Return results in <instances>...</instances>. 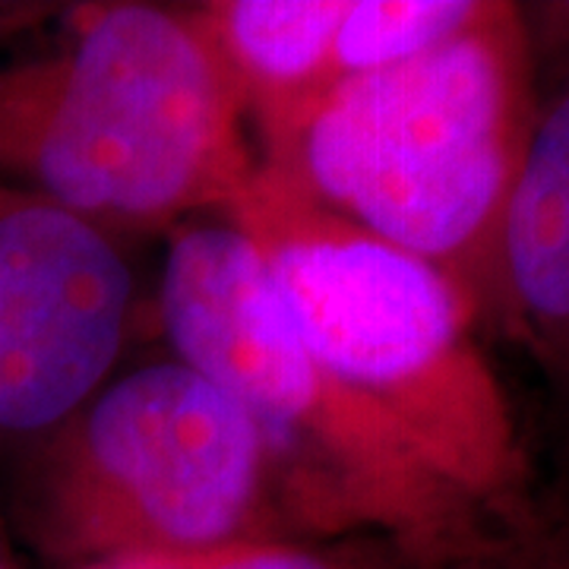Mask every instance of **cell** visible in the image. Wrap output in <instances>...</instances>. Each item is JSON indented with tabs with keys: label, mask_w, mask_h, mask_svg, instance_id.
<instances>
[{
	"label": "cell",
	"mask_w": 569,
	"mask_h": 569,
	"mask_svg": "<svg viewBox=\"0 0 569 569\" xmlns=\"http://www.w3.org/2000/svg\"><path fill=\"white\" fill-rule=\"evenodd\" d=\"M159 305L174 358L222 387L257 430L279 526L361 535L408 569L478 557L512 535L317 358L224 216L174 231Z\"/></svg>",
	"instance_id": "6da1fadb"
},
{
	"label": "cell",
	"mask_w": 569,
	"mask_h": 569,
	"mask_svg": "<svg viewBox=\"0 0 569 569\" xmlns=\"http://www.w3.org/2000/svg\"><path fill=\"white\" fill-rule=\"evenodd\" d=\"M538 111L526 7L488 0L443 44L336 82L260 162L500 326V234Z\"/></svg>",
	"instance_id": "7a4b0ae2"
},
{
	"label": "cell",
	"mask_w": 569,
	"mask_h": 569,
	"mask_svg": "<svg viewBox=\"0 0 569 569\" xmlns=\"http://www.w3.org/2000/svg\"><path fill=\"white\" fill-rule=\"evenodd\" d=\"M257 171L247 111L193 10L92 3L0 51V181L104 231L224 216Z\"/></svg>",
	"instance_id": "3957f363"
},
{
	"label": "cell",
	"mask_w": 569,
	"mask_h": 569,
	"mask_svg": "<svg viewBox=\"0 0 569 569\" xmlns=\"http://www.w3.org/2000/svg\"><path fill=\"white\" fill-rule=\"evenodd\" d=\"M224 219L260 253L317 358L447 481L507 529H531L526 452L462 288L313 203L260 159Z\"/></svg>",
	"instance_id": "277c9868"
},
{
	"label": "cell",
	"mask_w": 569,
	"mask_h": 569,
	"mask_svg": "<svg viewBox=\"0 0 569 569\" xmlns=\"http://www.w3.org/2000/svg\"><path fill=\"white\" fill-rule=\"evenodd\" d=\"M20 468L22 529L73 567L183 563L279 529L250 418L178 358L108 380Z\"/></svg>",
	"instance_id": "5b68a950"
},
{
	"label": "cell",
	"mask_w": 569,
	"mask_h": 569,
	"mask_svg": "<svg viewBox=\"0 0 569 569\" xmlns=\"http://www.w3.org/2000/svg\"><path fill=\"white\" fill-rule=\"evenodd\" d=\"M133 276L111 231L0 181V447L26 456L121 361Z\"/></svg>",
	"instance_id": "8992f818"
},
{
	"label": "cell",
	"mask_w": 569,
	"mask_h": 569,
	"mask_svg": "<svg viewBox=\"0 0 569 569\" xmlns=\"http://www.w3.org/2000/svg\"><path fill=\"white\" fill-rule=\"evenodd\" d=\"M500 329L569 389V86L538 111L500 234Z\"/></svg>",
	"instance_id": "52a82bcc"
},
{
	"label": "cell",
	"mask_w": 569,
	"mask_h": 569,
	"mask_svg": "<svg viewBox=\"0 0 569 569\" xmlns=\"http://www.w3.org/2000/svg\"><path fill=\"white\" fill-rule=\"evenodd\" d=\"M346 7L348 0H219L193 10L263 146L332 89Z\"/></svg>",
	"instance_id": "ba28073f"
},
{
	"label": "cell",
	"mask_w": 569,
	"mask_h": 569,
	"mask_svg": "<svg viewBox=\"0 0 569 569\" xmlns=\"http://www.w3.org/2000/svg\"><path fill=\"white\" fill-rule=\"evenodd\" d=\"M488 0H348L332 51V86L443 44L481 17Z\"/></svg>",
	"instance_id": "9c48e42d"
},
{
	"label": "cell",
	"mask_w": 569,
	"mask_h": 569,
	"mask_svg": "<svg viewBox=\"0 0 569 569\" xmlns=\"http://www.w3.org/2000/svg\"><path fill=\"white\" fill-rule=\"evenodd\" d=\"M146 569H408L396 550L370 545L361 550L301 548L288 541H263L247 548L224 550L183 563H146Z\"/></svg>",
	"instance_id": "30bf717a"
},
{
	"label": "cell",
	"mask_w": 569,
	"mask_h": 569,
	"mask_svg": "<svg viewBox=\"0 0 569 569\" xmlns=\"http://www.w3.org/2000/svg\"><path fill=\"white\" fill-rule=\"evenodd\" d=\"M437 569H553L538 545V522L531 529L512 531L497 548L485 550L478 557H466Z\"/></svg>",
	"instance_id": "8fae6325"
},
{
	"label": "cell",
	"mask_w": 569,
	"mask_h": 569,
	"mask_svg": "<svg viewBox=\"0 0 569 569\" xmlns=\"http://www.w3.org/2000/svg\"><path fill=\"white\" fill-rule=\"evenodd\" d=\"M538 545L545 550L550 567L569 569V516L563 522H557L553 529L538 526Z\"/></svg>",
	"instance_id": "7c38bea8"
},
{
	"label": "cell",
	"mask_w": 569,
	"mask_h": 569,
	"mask_svg": "<svg viewBox=\"0 0 569 569\" xmlns=\"http://www.w3.org/2000/svg\"><path fill=\"white\" fill-rule=\"evenodd\" d=\"M538 13H541V20L550 22L553 26V36H569V3H545V7H538Z\"/></svg>",
	"instance_id": "4fadbf2b"
},
{
	"label": "cell",
	"mask_w": 569,
	"mask_h": 569,
	"mask_svg": "<svg viewBox=\"0 0 569 569\" xmlns=\"http://www.w3.org/2000/svg\"><path fill=\"white\" fill-rule=\"evenodd\" d=\"M0 569H20V567H17V563H13V560H10V557L0 550Z\"/></svg>",
	"instance_id": "5bb4252c"
}]
</instances>
